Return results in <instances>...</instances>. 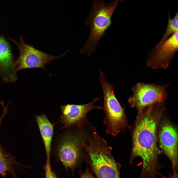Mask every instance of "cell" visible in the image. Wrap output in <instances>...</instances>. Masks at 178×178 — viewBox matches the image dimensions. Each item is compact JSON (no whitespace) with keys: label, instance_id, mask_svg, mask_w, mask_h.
Wrapping results in <instances>:
<instances>
[{"label":"cell","instance_id":"3","mask_svg":"<svg viewBox=\"0 0 178 178\" xmlns=\"http://www.w3.org/2000/svg\"><path fill=\"white\" fill-rule=\"evenodd\" d=\"M70 128L58 137L52 148L56 160L61 162L66 170L72 172L86 161L83 146V140L93 130V127L88 122L82 128Z\"/></svg>","mask_w":178,"mask_h":178},{"label":"cell","instance_id":"12","mask_svg":"<svg viewBox=\"0 0 178 178\" xmlns=\"http://www.w3.org/2000/svg\"><path fill=\"white\" fill-rule=\"evenodd\" d=\"M35 117L44 143L46 154V161L50 163L51 144L55 124L50 122L44 114L35 115Z\"/></svg>","mask_w":178,"mask_h":178},{"label":"cell","instance_id":"16","mask_svg":"<svg viewBox=\"0 0 178 178\" xmlns=\"http://www.w3.org/2000/svg\"><path fill=\"white\" fill-rule=\"evenodd\" d=\"M90 169L87 166L85 171L80 174L81 178H97L94 176L92 172H90Z\"/></svg>","mask_w":178,"mask_h":178},{"label":"cell","instance_id":"17","mask_svg":"<svg viewBox=\"0 0 178 178\" xmlns=\"http://www.w3.org/2000/svg\"><path fill=\"white\" fill-rule=\"evenodd\" d=\"M172 166L173 171V174H169V176L167 177L163 176L160 174V176L162 178H178V174L176 170L177 169L174 165H172Z\"/></svg>","mask_w":178,"mask_h":178},{"label":"cell","instance_id":"15","mask_svg":"<svg viewBox=\"0 0 178 178\" xmlns=\"http://www.w3.org/2000/svg\"><path fill=\"white\" fill-rule=\"evenodd\" d=\"M45 172V178H57L56 174L52 170L50 163L47 161L44 167Z\"/></svg>","mask_w":178,"mask_h":178},{"label":"cell","instance_id":"11","mask_svg":"<svg viewBox=\"0 0 178 178\" xmlns=\"http://www.w3.org/2000/svg\"><path fill=\"white\" fill-rule=\"evenodd\" d=\"M14 64L10 45L5 37L1 36L0 37V77L4 81L12 82L17 79V71Z\"/></svg>","mask_w":178,"mask_h":178},{"label":"cell","instance_id":"9","mask_svg":"<svg viewBox=\"0 0 178 178\" xmlns=\"http://www.w3.org/2000/svg\"><path fill=\"white\" fill-rule=\"evenodd\" d=\"M178 31L163 43L156 46L149 52L146 63L153 69L167 67L178 50Z\"/></svg>","mask_w":178,"mask_h":178},{"label":"cell","instance_id":"10","mask_svg":"<svg viewBox=\"0 0 178 178\" xmlns=\"http://www.w3.org/2000/svg\"><path fill=\"white\" fill-rule=\"evenodd\" d=\"M159 146L162 152L169 159L172 165L178 166V134L175 128L166 123L162 127L159 135Z\"/></svg>","mask_w":178,"mask_h":178},{"label":"cell","instance_id":"1","mask_svg":"<svg viewBox=\"0 0 178 178\" xmlns=\"http://www.w3.org/2000/svg\"><path fill=\"white\" fill-rule=\"evenodd\" d=\"M150 108L139 117L133 134V146L129 162L138 157L142 161L139 178H156L162 167L159 159L162 152L157 142V130L159 116Z\"/></svg>","mask_w":178,"mask_h":178},{"label":"cell","instance_id":"14","mask_svg":"<svg viewBox=\"0 0 178 178\" xmlns=\"http://www.w3.org/2000/svg\"><path fill=\"white\" fill-rule=\"evenodd\" d=\"M178 13L177 12L174 17L171 19L169 12V13L167 27L162 39L156 46H159L163 43L171 35L178 31Z\"/></svg>","mask_w":178,"mask_h":178},{"label":"cell","instance_id":"2","mask_svg":"<svg viewBox=\"0 0 178 178\" xmlns=\"http://www.w3.org/2000/svg\"><path fill=\"white\" fill-rule=\"evenodd\" d=\"M86 161L97 178H120L121 165L114 159L112 148L95 130L84 139Z\"/></svg>","mask_w":178,"mask_h":178},{"label":"cell","instance_id":"4","mask_svg":"<svg viewBox=\"0 0 178 178\" xmlns=\"http://www.w3.org/2000/svg\"><path fill=\"white\" fill-rule=\"evenodd\" d=\"M120 0L107 4L102 0H93L92 7L85 24L89 25L90 31L88 39L79 53L88 55L94 52L100 40L112 23L111 17Z\"/></svg>","mask_w":178,"mask_h":178},{"label":"cell","instance_id":"7","mask_svg":"<svg viewBox=\"0 0 178 178\" xmlns=\"http://www.w3.org/2000/svg\"><path fill=\"white\" fill-rule=\"evenodd\" d=\"M168 86L138 83L133 88V94L128 99L129 103L140 112L146 107L165 100L167 95L166 89Z\"/></svg>","mask_w":178,"mask_h":178},{"label":"cell","instance_id":"13","mask_svg":"<svg viewBox=\"0 0 178 178\" xmlns=\"http://www.w3.org/2000/svg\"><path fill=\"white\" fill-rule=\"evenodd\" d=\"M19 163L14 156L7 152L0 143V175H4L6 172L10 173L13 178H19L17 175L16 166L22 170Z\"/></svg>","mask_w":178,"mask_h":178},{"label":"cell","instance_id":"8","mask_svg":"<svg viewBox=\"0 0 178 178\" xmlns=\"http://www.w3.org/2000/svg\"><path fill=\"white\" fill-rule=\"evenodd\" d=\"M101 98H95L91 102L83 104L61 105L60 121L64 125L61 129L73 127L80 128L83 127L88 121L87 114L88 112L94 109H102V106L94 105Z\"/></svg>","mask_w":178,"mask_h":178},{"label":"cell","instance_id":"5","mask_svg":"<svg viewBox=\"0 0 178 178\" xmlns=\"http://www.w3.org/2000/svg\"><path fill=\"white\" fill-rule=\"evenodd\" d=\"M100 73L99 83L104 97L102 109L105 114L103 123L107 127L106 133L115 136L127 127L126 117L124 109L115 96L113 86L106 80L101 71Z\"/></svg>","mask_w":178,"mask_h":178},{"label":"cell","instance_id":"6","mask_svg":"<svg viewBox=\"0 0 178 178\" xmlns=\"http://www.w3.org/2000/svg\"><path fill=\"white\" fill-rule=\"evenodd\" d=\"M8 38L16 44L19 51V56L14 61V66L17 71L31 68H42L46 69V65L52 61L65 55L69 50L61 55L53 56L27 44L22 36L19 38V42L9 37Z\"/></svg>","mask_w":178,"mask_h":178}]
</instances>
